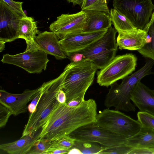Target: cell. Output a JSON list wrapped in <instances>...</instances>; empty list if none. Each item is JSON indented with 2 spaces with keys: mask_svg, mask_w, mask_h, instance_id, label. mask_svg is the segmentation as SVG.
<instances>
[{
  "mask_svg": "<svg viewBox=\"0 0 154 154\" xmlns=\"http://www.w3.org/2000/svg\"><path fill=\"white\" fill-rule=\"evenodd\" d=\"M97 114V105L92 99L75 107L60 103L42 127L39 139L52 141L69 135L81 127L94 122Z\"/></svg>",
  "mask_w": 154,
  "mask_h": 154,
  "instance_id": "obj_1",
  "label": "cell"
},
{
  "mask_svg": "<svg viewBox=\"0 0 154 154\" xmlns=\"http://www.w3.org/2000/svg\"><path fill=\"white\" fill-rule=\"evenodd\" d=\"M67 65L57 78L44 83L35 111L30 114L23 132V137L41 128L53 111L60 104L57 96L63 89L64 79L68 70Z\"/></svg>",
  "mask_w": 154,
  "mask_h": 154,
  "instance_id": "obj_2",
  "label": "cell"
},
{
  "mask_svg": "<svg viewBox=\"0 0 154 154\" xmlns=\"http://www.w3.org/2000/svg\"><path fill=\"white\" fill-rule=\"evenodd\" d=\"M154 65V61L149 59L138 70L122 79L120 84L115 82L111 85L105 97V106L108 108L115 107L119 111H135V106L131 102V94L142 79L153 73L152 69Z\"/></svg>",
  "mask_w": 154,
  "mask_h": 154,
  "instance_id": "obj_3",
  "label": "cell"
},
{
  "mask_svg": "<svg viewBox=\"0 0 154 154\" xmlns=\"http://www.w3.org/2000/svg\"><path fill=\"white\" fill-rule=\"evenodd\" d=\"M116 30L111 26L101 38L85 48L67 55L71 62L85 60L92 62L101 69L115 57L118 46L116 39Z\"/></svg>",
  "mask_w": 154,
  "mask_h": 154,
  "instance_id": "obj_4",
  "label": "cell"
},
{
  "mask_svg": "<svg viewBox=\"0 0 154 154\" xmlns=\"http://www.w3.org/2000/svg\"><path fill=\"white\" fill-rule=\"evenodd\" d=\"M68 65L63 89L66 94V103L76 99L83 101L98 68L91 62L85 60L71 62Z\"/></svg>",
  "mask_w": 154,
  "mask_h": 154,
  "instance_id": "obj_5",
  "label": "cell"
},
{
  "mask_svg": "<svg viewBox=\"0 0 154 154\" xmlns=\"http://www.w3.org/2000/svg\"><path fill=\"white\" fill-rule=\"evenodd\" d=\"M93 124L114 134L128 138L135 135L142 126L134 120L120 111L104 109L97 113Z\"/></svg>",
  "mask_w": 154,
  "mask_h": 154,
  "instance_id": "obj_6",
  "label": "cell"
},
{
  "mask_svg": "<svg viewBox=\"0 0 154 154\" xmlns=\"http://www.w3.org/2000/svg\"><path fill=\"white\" fill-rule=\"evenodd\" d=\"M137 58L131 54L115 56L97 73V82L100 86L108 87L122 79L135 69Z\"/></svg>",
  "mask_w": 154,
  "mask_h": 154,
  "instance_id": "obj_7",
  "label": "cell"
},
{
  "mask_svg": "<svg viewBox=\"0 0 154 154\" xmlns=\"http://www.w3.org/2000/svg\"><path fill=\"white\" fill-rule=\"evenodd\" d=\"M48 54L36 45L26 46L25 51L21 53L4 54L1 61L19 67L30 73H39L46 69L49 61Z\"/></svg>",
  "mask_w": 154,
  "mask_h": 154,
  "instance_id": "obj_8",
  "label": "cell"
},
{
  "mask_svg": "<svg viewBox=\"0 0 154 154\" xmlns=\"http://www.w3.org/2000/svg\"><path fill=\"white\" fill-rule=\"evenodd\" d=\"M113 6L136 28L142 30L148 23L154 9L152 0H113Z\"/></svg>",
  "mask_w": 154,
  "mask_h": 154,
  "instance_id": "obj_9",
  "label": "cell"
},
{
  "mask_svg": "<svg viewBox=\"0 0 154 154\" xmlns=\"http://www.w3.org/2000/svg\"><path fill=\"white\" fill-rule=\"evenodd\" d=\"M69 135L76 140L97 143L110 148L126 144L127 138L94 125L93 123L81 127Z\"/></svg>",
  "mask_w": 154,
  "mask_h": 154,
  "instance_id": "obj_10",
  "label": "cell"
},
{
  "mask_svg": "<svg viewBox=\"0 0 154 154\" xmlns=\"http://www.w3.org/2000/svg\"><path fill=\"white\" fill-rule=\"evenodd\" d=\"M87 21L86 13L83 11L73 14H62L49 26V29L59 39L68 35L83 31Z\"/></svg>",
  "mask_w": 154,
  "mask_h": 154,
  "instance_id": "obj_11",
  "label": "cell"
},
{
  "mask_svg": "<svg viewBox=\"0 0 154 154\" xmlns=\"http://www.w3.org/2000/svg\"><path fill=\"white\" fill-rule=\"evenodd\" d=\"M22 17L0 0V45L18 38V26Z\"/></svg>",
  "mask_w": 154,
  "mask_h": 154,
  "instance_id": "obj_12",
  "label": "cell"
},
{
  "mask_svg": "<svg viewBox=\"0 0 154 154\" xmlns=\"http://www.w3.org/2000/svg\"><path fill=\"white\" fill-rule=\"evenodd\" d=\"M107 30L94 32L82 31L70 34L59 40V42L67 56L85 48L102 37Z\"/></svg>",
  "mask_w": 154,
  "mask_h": 154,
  "instance_id": "obj_13",
  "label": "cell"
},
{
  "mask_svg": "<svg viewBox=\"0 0 154 154\" xmlns=\"http://www.w3.org/2000/svg\"><path fill=\"white\" fill-rule=\"evenodd\" d=\"M41 86L33 90H26L22 93L14 94L3 90H0V103L7 107L14 116L26 111L27 104L41 89Z\"/></svg>",
  "mask_w": 154,
  "mask_h": 154,
  "instance_id": "obj_14",
  "label": "cell"
},
{
  "mask_svg": "<svg viewBox=\"0 0 154 154\" xmlns=\"http://www.w3.org/2000/svg\"><path fill=\"white\" fill-rule=\"evenodd\" d=\"M59 38L54 32H39L35 38V42L42 50L53 56L57 60L68 58L60 42Z\"/></svg>",
  "mask_w": 154,
  "mask_h": 154,
  "instance_id": "obj_15",
  "label": "cell"
},
{
  "mask_svg": "<svg viewBox=\"0 0 154 154\" xmlns=\"http://www.w3.org/2000/svg\"><path fill=\"white\" fill-rule=\"evenodd\" d=\"M131 100L140 112L154 115V90L151 89L140 81L131 93Z\"/></svg>",
  "mask_w": 154,
  "mask_h": 154,
  "instance_id": "obj_16",
  "label": "cell"
},
{
  "mask_svg": "<svg viewBox=\"0 0 154 154\" xmlns=\"http://www.w3.org/2000/svg\"><path fill=\"white\" fill-rule=\"evenodd\" d=\"M147 35L145 31L139 29L118 33L116 43L120 50L138 51L146 44Z\"/></svg>",
  "mask_w": 154,
  "mask_h": 154,
  "instance_id": "obj_17",
  "label": "cell"
},
{
  "mask_svg": "<svg viewBox=\"0 0 154 154\" xmlns=\"http://www.w3.org/2000/svg\"><path fill=\"white\" fill-rule=\"evenodd\" d=\"M40 131L34 132L14 142L1 144L0 149L11 154H27L39 139Z\"/></svg>",
  "mask_w": 154,
  "mask_h": 154,
  "instance_id": "obj_18",
  "label": "cell"
},
{
  "mask_svg": "<svg viewBox=\"0 0 154 154\" xmlns=\"http://www.w3.org/2000/svg\"><path fill=\"white\" fill-rule=\"evenodd\" d=\"M83 11L87 17V21L83 31L94 32L107 30L112 26V23L110 14L97 11Z\"/></svg>",
  "mask_w": 154,
  "mask_h": 154,
  "instance_id": "obj_19",
  "label": "cell"
},
{
  "mask_svg": "<svg viewBox=\"0 0 154 154\" xmlns=\"http://www.w3.org/2000/svg\"><path fill=\"white\" fill-rule=\"evenodd\" d=\"M126 145L133 149L154 148V129L142 126L138 133L127 139Z\"/></svg>",
  "mask_w": 154,
  "mask_h": 154,
  "instance_id": "obj_20",
  "label": "cell"
},
{
  "mask_svg": "<svg viewBox=\"0 0 154 154\" xmlns=\"http://www.w3.org/2000/svg\"><path fill=\"white\" fill-rule=\"evenodd\" d=\"M18 32V38L24 39L26 45L36 44L35 38L40 32L37 22L32 17L26 16L22 17L19 23Z\"/></svg>",
  "mask_w": 154,
  "mask_h": 154,
  "instance_id": "obj_21",
  "label": "cell"
},
{
  "mask_svg": "<svg viewBox=\"0 0 154 154\" xmlns=\"http://www.w3.org/2000/svg\"><path fill=\"white\" fill-rule=\"evenodd\" d=\"M110 15L112 24L118 33L128 32L137 29L126 17L114 8L111 9Z\"/></svg>",
  "mask_w": 154,
  "mask_h": 154,
  "instance_id": "obj_22",
  "label": "cell"
},
{
  "mask_svg": "<svg viewBox=\"0 0 154 154\" xmlns=\"http://www.w3.org/2000/svg\"><path fill=\"white\" fill-rule=\"evenodd\" d=\"M143 30L147 34L146 42L143 47L137 51L143 56L154 60V23Z\"/></svg>",
  "mask_w": 154,
  "mask_h": 154,
  "instance_id": "obj_23",
  "label": "cell"
},
{
  "mask_svg": "<svg viewBox=\"0 0 154 154\" xmlns=\"http://www.w3.org/2000/svg\"><path fill=\"white\" fill-rule=\"evenodd\" d=\"M98 144L95 142L76 140L72 148L76 149L81 154H102L103 147Z\"/></svg>",
  "mask_w": 154,
  "mask_h": 154,
  "instance_id": "obj_24",
  "label": "cell"
},
{
  "mask_svg": "<svg viewBox=\"0 0 154 154\" xmlns=\"http://www.w3.org/2000/svg\"><path fill=\"white\" fill-rule=\"evenodd\" d=\"M108 0H83L81 5L82 10L97 11L110 14L107 6Z\"/></svg>",
  "mask_w": 154,
  "mask_h": 154,
  "instance_id": "obj_25",
  "label": "cell"
},
{
  "mask_svg": "<svg viewBox=\"0 0 154 154\" xmlns=\"http://www.w3.org/2000/svg\"><path fill=\"white\" fill-rule=\"evenodd\" d=\"M76 140L69 135L51 141L50 148H58L70 149L74 146Z\"/></svg>",
  "mask_w": 154,
  "mask_h": 154,
  "instance_id": "obj_26",
  "label": "cell"
},
{
  "mask_svg": "<svg viewBox=\"0 0 154 154\" xmlns=\"http://www.w3.org/2000/svg\"><path fill=\"white\" fill-rule=\"evenodd\" d=\"M51 141L45 139H38L27 154H45L50 147Z\"/></svg>",
  "mask_w": 154,
  "mask_h": 154,
  "instance_id": "obj_27",
  "label": "cell"
},
{
  "mask_svg": "<svg viewBox=\"0 0 154 154\" xmlns=\"http://www.w3.org/2000/svg\"><path fill=\"white\" fill-rule=\"evenodd\" d=\"M137 116L138 120L142 126L154 129V115L140 111L137 113Z\"/></svg>",
  "mask_w": 154,
  "mask_h": 154,
  "instance_id": "obj_28",
  "label": "cell"
},
{
  "mask_svg": "<svg viewBox=\"0 0 154 154\" xmlns=\"http://www.w3.org/2000/svg\"><path fill=\"white\" fill-rule=\"evenodd\" d=\"M133 149L126 144L110 148L103 147L102 154H129Z\"/></svg>",
  "mask_w": 154,
  "mask_h": 154,
  "instance_id": "obj_29",
  "label": "cell"
},
{
  "mask_svg": "<svg viewBox=\"0 0 154 154\" xmlns=\"http://www.w3.org/2000/svg\"><path fill=\"white\" fill-rule=\"evenodd\" d=\"M13 11L22 17L26 16L22 8L23 2L13 0H2Z\"/></svg>",
  "mask_w": 154,
  "mask_h": 154,
  "instance_id": "obj_30",
  "label": "cell"
},
{
  "mask_svg": "<svg viewBox=\"0 0 154 154\" xmlns=\"http://www.w3.org/2000/svg\"><path fill=\"white\" fill-rule=\"evenodd\" d=\"M11 115V112L7 107L0 103V128H2L5 125Z\"/></svg>",
  "mask_w": 154,
  "mask_h": 154,
  "instance_id": "obj_31",
  "label": "cell"
},
{
  "mask_svg": "<svg viewBox=\"0 0 154 154\" xmlns=\"http://www.w3.org/2000/svg\"><path fill=\"white\" fill-rule=\"evenodd\" d=\"M41 88L40 90L37 93L35 97L31 100L30 103L28 106L27 109L30 114L33 113L35 110L36 106L41 94Z\"/></svg>",
  "mask_w": 154,
  "mask_h": 154,
  "instance_id": "obj_32",
  "label": "cell"
},
{
  "mask_svg": "<svg viewBox=\"0 0 154 154\" xmlns=\"http://www.w3.org/2000/svg\"><path fill=\"white\" fill-rule=\"evenodd\" d=\"M70 149L58 148H50L46 151L45 154H68Z\"/></svg>",
  "mask_w": 154,
  "mask_h": 154,
  "instance_id": "obj_33",
  "label": "cell"
},
{
  "mask_svg": "<svg viewBox=\"0 0 154 154\" xmlns=\"http://www.w3.org/2000/svg\"><path fill=\"white\" fill-rule=\"evenodd\" d=\"M57 99L60 103H66V94L62 89L60 90L58 93Z\"/></svg>",
  "mask_w": 154,
  "mask_h": 154,
  "instance_id": "obj_34",
  "label": "cell"
},
{
  "mask_svg": "<svg viewBox=\"0 0 154 154\" xmlns=\"http://www.w3.org/2000/svg\"><path fill=\"white\" fill-rule=\"evenodd\" d=\"M83 101L79 99H76L72 100L66 103L69 106L75 107L79 105Z\"/></svg>",
  "mask_w": 154,
  "mask_h": 154,
  "instance_id": "obj_35",
  "label": "cell"
},
{
  "mask_svg": "<svg viewBox=\"0 0 154 154\" xmlns=\"http://www.w3.org/2000/svg\"><path fill=\"white\" fill-rule=\"evenodd\" d=\"M140 152L142 154H154V148L151 149H141Z\"/></svg>",
  "mask_w": 154,
  "mask_h": 154,
  "instance_id": "obj_36",
  "label": "cell"
},
{
  "mask_svg": "<svg viewBox=\"0 0 154 154\" xmlns=\"http://www.w3.org/2000/svg\"><path fill=\"white\" fill-rule=\"evenodd\" d=\"M69 3H71L73 5H81L83 0H66Z\"/></svg>",
  "mask_w": 154,
  "mask_h": 154,
  "instance_id": "obj_37",
  "label": "cell"
},
{
  "mask_svg": "<svg viewBox=\"0 0 154 154\" xmlns=\"http://www.w3.org/2000/svg\"><path fill=\"white\" fill-rule=\"evenodd\" d=\"M154 23V11L152 13V16H151L150 20L146 26L145 27V28L149 26L152 23ZM144 28V29H145Z\"/></svg>",
  "mask_w": 154,
  "mask_h": 154,
  "instance_id": "obj_38",
  "label": "cell"
}]
</instances>
